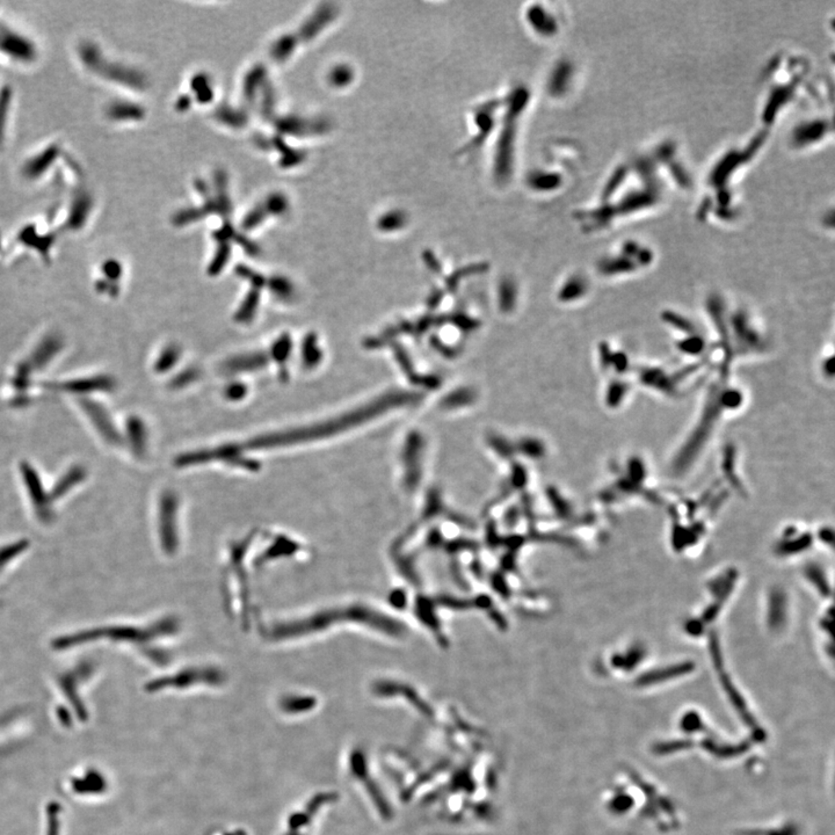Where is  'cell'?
<instances>
[{"label": "cell", "mask_w": 835, "mask_h": 835, "mask_svg": "<svg viewBox=\"0 0 835 835\" xmlns=\"http://www.w3.org/2000/svg\"><path fill=\"white\" fill-rule=\"evenodd\" d=\"M80 406H82V411L85 412L86 415L89 417V421L92 422L96 431L101 435V438L106 442L112 444H120L121 437H120L119 432L116 429L112 418L108 415V412L106 411L103 406L98 404L96 401H89V399L80 401Z\"/></svg>", "instance_id": "obj_1"}, {"label": "cell", "mask_w": 835, "mask_h": 835, "mask_svg": "<svg viewBox=\"0 0 835 835\" xmlns=\"http://www.w3.org/2000/svg\"><path fill=\"white\" fill-rule=\"evenodd\" d=\"M63 391L73 394H91V392L112 391L115 388V382L106 375L91 376L75 381L66 382L60 385Z\"/></svg>", "instance_id": "obj_2"}, {"label": "cell", "mask_w": 835, "mask_h": 835, "mask_svg": "<svg viewBox=\"0 0 835 835\" xmlns=\"http://www.w3.org/2000/svg\"><path fill=\"white\" fill-rule=\"evenodd\" d=\"M62 347V339L56 334H49L35 347L26 362L32 370L43 368L58 354Z\"/></svg>", "instance_id": "obj_3"}, {"label": "cell", "mask_w": 835, "mask_h": 835, "mask_svg": "<svg viewBox=\"0 0 835 835\" xmlns=\"http://www.w3.org/2000/svg\"><path fill=\"white\" fill-rule=\"evenodd\" d=\"M23 476L27 487L30 489V497L33 499L35 506L39 510H41V512H43V513H46V506L48 505V503L46 501V496H44V492H43L42 484H41L40 477L37 474V471L34 470L30 464L25 463L23 465ZM46 508H48V506H46Z\"/></svg>", "instance_id": "obj_4"}, {"label": "cell", "mask_w": 835, "mask_h": 835, "mask_svg": "<svg viewBox=\"0 0 835 835\" xmlns=\"http://www.w3.org/2000/svg\"><path fill=\"white\" fill-rule=\"evenodd\" d=\"M268 361V356L263 353H256L250 356H238V358L227 362L224 365V370L227 372H241L244 370H254L261 368Z\"/></svg>", "instance_id": "obj_5"}, {"label": "cell", "mask_w": 835, "mask_h": 835, "mask_svg": "<svg viewBox=\"0 0 835 835\" xmlns=\"http://www.w3.org/2000/svg\"><path fill=\"white\" fill-rule=\"evenodd\" d=\"M127 434L136 454H142L145 448L146 433L145 426L139 418L132 417L127 421Z\"/></svg>", "instance_id": "obj_6"}, {"label": "cell", "mask_w": 835, "mask_h": 835, "mask_svg": "<svg viewBox=\"0 0 835 835\" xmlns=\"http://www.w3.org/2000/svg\"><path fill=\"white\" fill-rule=\"evenodd\" d=\"M80 195L82 196L80 199H77L73 203L71 214H70V218L68 220V227L70 229H78V227H82V224H84L86 218H87V215H89L87 214L89 213V206H87V204H89V199H87V196H84L85 194Z\"/></svg>", "instance_id": "obj_7"}, {"label": "cell", "mask_w": 835, "mask_h": 835, "mask_svg": "<svg viewBox=\"0 0 835 835\" xmlns=\"http://www.w3.org/2000/svg\"><path fill=\"white\" fill-rule=\"evenodd\" d=\"M84 476H85V472L82 470V467H75L71 470L68 471L65 476L61 478L60 482L57 484V486L55 487L56 496L65 494L66 491L75 486L78 482H80L84 478Z\"/></svg>", "instance_id": "obj_8"}, {"label": "cell", "mask_w": 835, "mask_h": 835, "mask_svg": "<svg viewBox=\"0 0 835 835\" xmlns=\"http://www.w3.org/2000/svg\"><path fill=\"white\" fill-rule=\"evenodd\" d=\"M303 358H304V363L308 367H313L318 363L319 358H320V351L318 349L315 337L310 336L306 338L304 347H303Z\"/></svg>", "instance_id": "obj_9"}, {"label": "cell", "mask_w": 835, "mask_h": 835, "mask_svg": "<svg viewBox=\"0 0 835 835\" xmlns=\"http://www.w3.org/2000/svg\"><path fill=\"white\" fill-rule=\"evenodd\" d=\"M32 372L33 370L30 369V365H28L26 361H23L19 365V368L15 372V376L13 378V384L18 389V391H23L25 389L30 387V374H32Z\"/></svg>", "instance_id": "obj_10"}, {"label": "cell", "mask_w": 835, "mask_h": 835, "mask_svg": "<svg viewBox=\"0 0 835 835\" xmlns=\"http://www.w3.org/2000/svg\"><path fill=\"white\" fill-rule=\"evenodd\" d=\"M290 349H291V340L289 336H282L277 340V344L273 347V354L275 360L279 362H282L289 356Z\"/></svg>", "instance_id": "obj_11"}, {"label": "cell", "mask_w": 835, "mask_h": 835, "mask_svg": "<svg viewBox=\"0 0 835 835\" xmlns=\"http://www.w3.org/2000/svg\"><path fill=\"white\" fill-rule=\"evenodd\" d=\"M178 358V351H177L175 347H170V349H166V351H165V352L161 354V358H159L158 362H157V367H156V369H157L158 372H164L165 369H168L170 367H172V365L175 363V358Z\"/></svg>", "instance_id": "obj_12"}, {"label": "cell", "mask_w": 835, "mask_h": 835, "mask_svg": "<svg viewBox=\"0 0 835 835\" xmlns=\"http://www.w3.org/2000/svg\"><path fill=\"white\" fill-rule=\"evenodd\" d=\"M102 272H103V275H105L106 280H107V281L114 282V281L119 279L120 275H121L122 268L118 261H115V260H111V261H107V263H103V266H102Z\"/></svg>", "instance_id": "obj_13"}, {"label": "cell", "mask_w": 835, "mask_h": 835, "mask_svg": "<svg viewBox=\"0 0 835 835\" xmlns=\"http://www.w3.org/2000/svg\"><path fill=\"white\" fill-rule=\"evenodd\" d=\"M245 391H246V389L243 384H234L227 389V396L231 399H238V398L243 397Z\"/></svg>", "instance_id": "obj_14"}]
</instances>
